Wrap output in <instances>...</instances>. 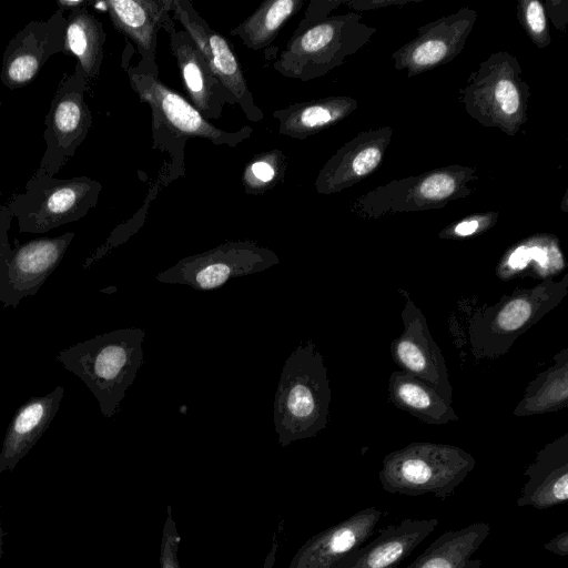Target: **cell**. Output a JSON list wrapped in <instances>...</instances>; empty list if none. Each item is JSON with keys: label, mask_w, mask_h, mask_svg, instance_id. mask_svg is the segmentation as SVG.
Wrapping results in <instances>:
<instances>
[{"label": "cell", "mask_w": 568, "mask_h": 568, "mask_svg": "<svg viewBox=\"0 0 568 568\" xmlns=\"http://www.w3.org/2000/svg\"><path fill=\"white\" fill-rule=\"evenodd\" d=\"M304 4L303 0H266L230 31L252 50L271 45L280 30Z\"/></svg>", "instance_id": "cell-25"}, {"label": "cell", "mask_w": 568, "mask_h": 568, "mask_svg": "<svg viewBox=\"0 0 568 568\" xmlns=\"http://www.w3.org/2000/svg\"><path fill=\"white\" fill-rule=\"evenodd\" d=\"M63 387L58 386L44 396L30 398L16 413L0 450V474L13 470L48 429L55 416Z\"/></svg>", "instance_id": "cell-18"}, {"label": "cell", "mask_w": 568, "mask_h": 568, "mask_svg": "<svg viewBox=\"0 0 568 568\" xmlns=\"http://www.w3.org/2000/svg\"><path fill=\"white\" fill-rule=\"evenodd\" d=\"M179 544L180 536L173 518L172 508L168 506L160 546V568H181L178 559Z\"/></svg>", "instance_id": "cell-33"}, {"label": "cell", "mask_w": 568, "mask_h": 568, "mask_svg": "<svg viewBox=\"0 0 568 568\" xmlns=\"http://www.w3.org/2000/svg\"><path fill=\"white\" fill-rule=\"evenodd\" d=\"M547 551H550L557 556H568V531H562L556 535L552 539L544 544L542 546Z\"/></svg>", "instance_id": "cell-35"}, {"label": "cell", "mask_w": 568, "mask_h": 568, "mask_svg": "<svg viewBox=\"0 0 568 568\" xmlns=\"http://www.w3.org/2000/svg\"><path fill=\"white\" fill-rule=\"evenodd\" d=\"M475 20V11L463 9L424 26L414 40L395 52L396 69L413 75L448 62L462 50Z\"/></svg>", "instance_id": "cell-11"}, {"label": "cell", "mask_w": 568, "mask_h": 568, "mask_svg": "<svg viewBox=\"0 0 568 568\" xmlns=\"http://www.w3.org/2000/svg\"><path fill=\"white\" fill-rule=\"evenodd\" d=\"M98 187L100 185L89 180H75L54 187L37 212L38 227L47 230L71 216Z\"/></svg>", "instance_id": "cell-28"}, {"label": "cell", "mask_w": 568, "mask_h": 568, "mask_svg": "<svg viewBox=\"0 0 568 568\" xmlns=\"http://www.w3.org/2000/svg\"><path fill=\"white\" fill-rule=\"evenodd\" d=\"M497 214H478L468 216L458 223L448 226L439 233L440 239H465L481 233L491 227Z\"/></svg>", "instance_id": "cell-34"}, {"label": "cell", "mask_w": 568, "mask_h": 568, "mask_svg": "<svg viewBox=\"0 0 568 568\" xmlns=\"http://www.w3.org/2000/svg\"><path fill=\"white\" fill-rule=\"evenodd\" d=\"M65 39L67 47L78 57L82 69L94 77L99 72L105 39L101 23L82 10L70 19Z\"/></svg>", "instance_id": "cell-26"}, {"label": "cell", "mask_w": 568, "mask_h": 568, "mask_svg": "<svg viewBox=\"0 0 568 568\" xmlns=\"http://www.w3.org/2000/svg\"><path fill=\"white\" fill-rule=\"evenodd\" d=\"M568 405V348L552 358V364L539 373L526 387L513 410L517 417L558 412Z\"/></svg>", "instance_id": "cell-23"}, {"label": "cell", "mask_w": 568, "mask_h": 568, "mask_svg": "<svg viewBox=\"0 0 568 568\" xmlns=\"http://www.w3.org/2000/svg\"><path fill=\"white\" fill-rule=\"evenodd\" d=\"M487 523H474L438 536L406 568H480L481 559L473 558L490 534Z\"/></svg>", "instance_id": "cell-20"}, {"label": "cell", "mask_w": 568, "mask_h": 568, "mask_svg": "<svg viewBox=\"0 0 568 568\" xmlns=\"http://www.w3.org/2000/svg\"><path fill=\"white\" fill-rule=\"evenodd\" d=\"M475 465L474 456L458 446L414 442L383 458L378 478L389 494H432L444 500L454 495Z\"/></svg>", "instance_id": "cell-6"}, {"label": "cell", "mask_w": 568, "mask_h": 568, "mask_svg": "<svg viewBox=\"0 0 568 568\" xmlns=\"http://www.w3.org/2000/svg\"><path fill=\"white\" fill-rule=\"evenodd\" d=\"M392 130L386 126L363 132L343 145L322 168L315 189L320 194H332L371 174L382 162Z\"/></svg>", "instance_id": "cell-16"}, {"label": "cell", "mask_w": 568, "mask_h": 568, "mask_svg": "<svg viewBox=\"0 0 568 568\" xmlns=\"http://www.w3.org/2000/svg\"><path fill=\"white\" fill-rule=\"evenodd\" d=\"M566 267L557 237L538 234L523 240L507 250L496 266L501 281L534 277L554 278Z\"/></svg>", "instance_id": "cell-19"}, {"label": "cell", "mask_w": 568, "mask_h": 568, "mask_svg": "<svg viewBox=\"0 0 568 568\" xmlns=\"http://www.w3.org/2000/svg\"><path fill=\"white\" fill-rule=\"evenodd\" d=\"M145 335L138 327L103 333L61 352L58 359L85 383L102 414L112 417L144 362Z\"/></svg>", "instance_id": "cell-4"}, {"label": "cell", "mask_w": 568, "mask_h": 568, "mask_svg": "<svg viewBox=\"0 0 568 568\" xmlns=\"http://www.w3.org/2000/svg\"><path fill=\"white\" fill-rule=\"evenodd\" d=\"M276 548H277V540H276V534H274L272 550L270 551V554L267 555V557L265 559L264 568H273V565L275 561Z\"/></svg>", "instance_id": "cell-36"}, {"label": "cell", "mask_w": 568, "mask_h": 568, "mask_svg": "<svg viewBox=\"0 0 568 568\" xmlns=\"http://www.w3.org/2000/svg\"><path fill=\"white\" fill-rule=\"evenodd\" d=\"M524 475L528 478L517 498L518 507L547 509L568 499V433L540 448Z\"/></svg>", "instance_id": "cell-17"}, {"label": "cell", "mask_w": 568, "mask_h": 568, "mask_svg": "<svg viewBox=\"0 0 568 568\" xmlns=\"http://www.w3.org/2000/svg\"><path fill=\"white\" fill-rule=\"evenodd\" d=\"M519 17L525 30L538 47L542 48L549 44V31L541 2L536 0L521 1Z\"/></svg>", "instance_id": "cell-31"}, {"label": "cell", "mask_w": 568, "mask_h": 568, "mask_svg": "<svg viewBox=\"0 0 568 568\" xmlns=\"http://www.w3.org/2000/svg\"><path fill=\"white\" fill-rule=\"evenodd\" d=\"M173 0H109L105 2L114 27L138 49L140 67L158 71V34L175 30L172 18Z\"/></svg>", "instance_id": "cell-13"}, {"label": "cell", "mask_w": 568, "mask_h": 568, "mask_svg": "<svg viewBox=\"0 0 568 568\" xmlns=\"http://www.w3.org/2000/svg\"><path fill=\"white\" fill-rule=\"evenodd\" d=\"M568 295V274L547 278L532 287H518L496 304L471 313L467 342L477 359H496L509 352L517 338L558 306Z\"/></svg>", "instance_id": "cell-5"}, {"label": "cell", "mask_w": 568, "mask_h": 568, "mask_svg": "<svg viewBox=\"0 0 568 568\" xmlns=\"http://www.w3.org/2000/svg\"><path fill=\"white\" fill-rule=\"evenodd\" d=\"M90 126V112L80 93L59 99L53 111V130L59 143L69 148L84 136Z\"/></svg>", "instance_id": "cell-29"}, {"label": "cell", "mask_w": 568, "mask_h": 568, "mask_svg": "<svg viewBox=\"0 0 568 568\" xmlns=\"http://www.w3.org/2000/svg\"><path fill=\"white\" fill-rule=\"evenodd\" d=\"M278 263V256L271 248L253 241H229L178 261L155 278L164 284L211 291L230 280L265 271Z\"/></svg>", "instance_id": "cell-8"}, {"label": "cell", "mask_w": 568, "mask_h": 568, "mask_svg": "<svg viewBox=\"0 0 568 568\" xmlns=\"http://www.w3.org/2000/svg\"><path fill=\"white\" fill-rule=\"evenodd\" d=\"M508 54H495L468 80L463 101L468 113L483 125L499 126L515 134L525 121L528 88Z\"/></svg>", "instance_id": "cell-7"}, {"label": "cell", "mask_w": 568, "mask_h": 568, "mask_svg": "<svg viewBox=\"0 0 568 568\" xmlns=\"http://www.w3.org/2000/svg\"><path fill=\"white\" fill-rule=\"evenodd\" d=\"M125 70L131 88L151 109L153 148L171 155L170 180L173 170H179L180 175L184 173V148L189 139L235 148L251 138L253 129L247 125L235 132L213 125L191 102L163 83L158 71L140 65H125Z\"/></svg>", "instance_id": "cell-1"}, {"label": "cell", "mask_w": 568, "mask_h": 568, "mask_svg": "<svg viewBox=\"0 0 568 568\" xmlns=\"http://www.w3.org/2000/svg\"><path fill=\"white\" fill-rule=\"evenodd\" d=\"M40 60L37 54L20 51L12 55L4 67V77L12 85L30 82L38 73Z\"/></svg>", "instance_id": "cell-32"}, {"label": "cell", "mask_w": 568, "mask_h": 568, "mask_svg": "<svg viewBox=\"0 0 568 568\" xmlns=\"http://www.w3.org/2000/svg\"><path fill=\"white\" fill-rule=\"evenodd\" d=\"M172 18L194 41L213 74L233 94L246 118L253 122L261 121L264 114L254 101L230 41L212 29L189 0H173Z\"/></svg>", "instance_id": "cell-10"}, {"label": "cell", "mask_w": 568, "mask_h": 568, "mask_svg": "<svg viewBox=\"0 0 568 568\" xmlns=\"http://www.w3.org/2000/svg\"><path fill=\"white\" fill-rule=\"evenodd\" d=\"M287 159L281 150H271L255 155L242 174L244 191L260 195L272 190L284 178Z\"/></svg>", "instance_id": "cell-30"}, {"label": "cell", "mask_w": 568, "mask_h": 568, "mask_svg": "<svg viewBox=\"0 0 568 568\" xmlns=\"http://www.w3.org/2000/svg\"><path fill=\"white\" fill-rule=\"evenodd\" d=\"M356 109V101L348 97H327L291 104L273 112L278 132L303 140L336 124Z\"/></svg>", "instance_id": "cell-21"}, {"label": "cell", "mask_w": 568, "mask_h": 568, "mask_svg": "<svg viewBox=\"0 0 568 568\" xmlns=\"http://www.w3.org/2000/svg\"><path fill=\"white\" fill-rule=\"evenodd\" d=\"M73 234L41 239L22 245L10 263V276L19 287L41 283L61 261Z\"/></svg>", "instance_id": "cell-24"}, {"label": "cell", "mask_w": 568, "mask_h": 568, "mask_svg": "<svg viewBox=\"0 0 568 568\" xmlns=\"http://www.w3.org/2000/svg\"><path fill=\"white\" fill-rule=\"evenodd\" d=\"M405 300L400 312L403 333L393 339L390 354L400 371L414 376L432 387L449 405H453V386L442 349L432 337L426 316L399 288Z\"/></svg>", "instance_id": "cell-9"}, {"label": "cell", "mask_w": 568, "mask_h": 568, "mask_svg": "<svg viewBox=\"0 0 568 568\" xmlns=\"http://www.w3.org/2000/svg\"><path fill=\"white\" fill-rule=\"evenodd\" d=\"M376 507H366L306 540L288 568H333L346 554L367 541L383 518Z\"/></svg>", "instance_id": "cell-12"}, {"label": "cell", "mask_w": 568, "mask_h": 568, "mask_svg": "<svg viewBox=\"0 0 568 568\" xmlns=\"http://www.w3.org/2000/svg\"><path fill=\"white\" fill-rule=\"evenodd\" d=\"M470 178L468 168L433 171L423 178H417L416 184L412 185L408 204L413 205L412 210H422L436 204L444 205L454 196L462 195V186Z\"/></svg>", "instance_id": "cell-27"}, {"label": "cell", "mask_w": 568, "mask_h": 568, "mask_svg": "<svg viewBox=\"0 0 568 568\" xmlns=\"http://www.w3.org/2000/svg\"><path fill=\"white\" fill-rule=\"evenodd\" d=\"M169 37L172 54L192 104L206 120L220 118L225 104H236L233 94L213 74L199 48L183 29H175Z\"/></svg>", "instance_id": "cell-15"}, {"label": "cell", "mask_w": 568, "mask_h": 568, "mask_svg": "<svg viewBox=\"0 0 568 568\" xmlns=\"http://www.w3.org/2000/svg\"><path fill=\"white\" fill-rule=\"evenodd\" d=\"M3 537H4V531L2 529V525H1V520H0V559L3 554Z\"/></svg>", "instance_id": "cell-37"}, {"label": "cell", "mask_w": 568, "mask_h": 568, "mask_svg": "<svg viewBox=\"0 0 568 568\" xmlns=\"http://www.w3.org/2000/svg\"><path fill=\"white\" fill-rule=\"evenodd\" d=\"M388 398L395 407L425 424L445 425L459 420L453 405L432 387L400 369L388 377Z\"/></svg>", "instance_id": "cell-22"}, {"label": "cell", "mask_w": 568, "mask_h": 568, "mask_svg": "<svg viewBox=\"0 0 568 568\" xmlns=\"http://www.w3.org/2000/svg\"><path fill=\"white\" fill-rule=\"evenodd\" d=\"M60 4L62 6H69V7H73V6H80L83 3V1H59Z\"/></svg>", "instance_id": "cell-38"}, {"label": "cell", "mask_w": 568, "mask_h": 568, "mask_svg": "<svg viewBox=\"0 0 568 568\" xmlns=\"http://www.w3.org/2000/svg\"><path fill=\"white\" fill-rule=\"evenodd\" d=\"M339 2L326 1L324 9L312 1L284 49L273 63L281 75L301 81L323 77L356 52L374 29L359 23L362 17L347 13L325 17Z\"/></svg>", "instance_id": "cell-2"}, {"label": "cell", "mask_w": 568, "mask_h": 568, "mask_svg": "<svg viewBox=\"0 0 568 568\" xmlns=\"http://www.w3.org/2000/svg\"><path fill=\"white\" fill-rule=\"evenodd\" d=\"M332 392L324 357L313 341L297 345L285 361L274 399L278 444L316 436L326 428Z\"/></svg>", "instance_id": "cell-3"}, {"label": "cell", "mask_w": 568, "mask_h": 568, "mask_svg": "<svg viewBox=\"0 0 568 568\" xmlns=\"http://www.w3.org/2000/svg\"><path fill=\"white\" fill-rule=\"evenodd\" d=\"M437 518H406L346 554L333 568H397L438 525Z\"/></svg>", "instance_id": "cell-14"}]
</instances>
